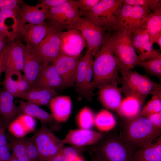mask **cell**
I'll use <instances>...</instances> for the list:
<instances>
[{
	"label": "cell",
	"instance_id": "d590c367",
	"mask_svg": "<svg viewBox=\"0 0 161 161\" xmlns=\"http://www.w3.org/2000/svg\"><path fill=\"white\" fill-rule=\"evenodd\" d=\"M124 3L142 7L148 14L161 7L160 0H125Z\"/></svg>",
	"mask_w": 161,
	"mask_h": 161
},
{
	"label": "cell",
	"instance_id": "f1b7e54d",
	"mask_svg": "<svg viewBox=\"0 0 161 161\" xmlns=\"http://www.w3.org/2000/svg\"><path fill=\"white\" fill-rule=\"evenodd\" d=\"M142 27L147 30L153 45L161 36V7L148 15Z\"/></svg>",
	"mask_w": 161,
	"mask_h": 161
},
{
	"label": "cell",
	"instance_id": "5bb4252c",
	"mask_svg": "<svg viewBox=\"0 0 161 161\" xmlns=\"http://www.w3.org/2000/svg\"><path fill=\"white\" fill-rule=\"evenodd\" d=\"M64 31L61 29L54 30L35 49L44 65L51 64L60 55L61 37Z\"/></svg>",
	"mask_w": 161,
	"mask_h": 161
},
{
	"label": "cell",
	"instance_id": "4dcf8cb0",
	"mask_svg": "<svg viewBox=\"0 0 161 161\" xmlns=\"http://www.w3.org/2000/svg\"><path fill=\"white\" fill-rule=\"evenodd\" d=\"M149 94L152 95L151 98L143 107L141 116L146 117L149 115L161 112V86Z\"/></svg>",
	"mask_w": 161,
	"mask_h": 161
},
{
	"label": "cell",
	"instance_id": "3957f363",
	"mask_svg": "<svg viewBox=\"0 0 161 161\" xmlns=\"http://www.w3.org/2000/svg\"><path fill=\"white\" fill-rule=\"evenodd\" d=\"M138 149L126 143L119 134H104L91 148L100 161H131Z\"/></svg>",
	"mask_w": 161,
	"mask_h": 161
},
{
	"label": "cell",
	"instance_id": "44dd1931",
	"mask_svg": "<svg viewBox=\"0 0 161 161\" xmlns=\"http://www.w3.org/2000/svg\"><path fill=\"white\" fill-rule=\"evenodd\" d=\"M118 85L113 83L98 88L99 97L103 105L116 112L122 100V93Z\"/></svg>",
	"mask_w": 161,
	"mask_h": 161
},
{
	"label": "cell",
	"instance_id": "8992f818",
	"mask_svg": "<svg viewBox=\"0 0 161 161\" xmlns=\"http://www.w3.org/2000/svg\"><path fill=\"white\" fill-rule=\"evenodd\" d=\"M123 1L124 0H101L89 12L83 15L108 32H113L117 29V17Z\"/></svg>",
	"mask_w": 161,
	"mask_h": 161
},
{
	"label": "cell",
	"instance_id": "30bf717a",
	"mask_svg": "<svg viewBox=\"0 0 161 161\" xmlns=\"http://www.w3.org/2000/svg\"><path fill=\"white\" fill-rule=\"evenodd\" d=\"M75 28L80 30L86 42V50L95 56L100 49L106 33L103 28L84 17H80L75 25Z\"/></svg>",
	"mask_w": 161,
	"mask_h": 161
},
{
	"label": "cell",
	"instance_id": "f546056e",
	"mask_svg": "<svg viewBox=\"0 0 161 161\" xmlns=\"http://www.w3.org/2000/svg\"><path fill=\"white\" fill-rule=\"evenodd\" d=\"M116 124L114 116L107 110H102L95 117V124L101 131H108L113 129Z\"/></svg>",
	"mask_w": 161,
	"mask_h": 161
},
{
	"label": "cell",
	"instance_id": "6f0895ef",
	"mask_svg": "<svg viewBox=\"0 0 161 161\" xmlns=\"http://www.w3.org/2000/svg\"><path fill=\"white\" fill-rule=\"evenodd\" d=\"M0 118H1V117H0Z\"/></svg>",
	"mask_w": 161,
	"mask_h": 161
},
{
	"label": "cell",
	"instance_id": "484cf974",
	"mask_svg": "<svg viewBox=\"0 0 161 161\" xmlns=\"http://www.w3.org/2000/svg\"><path fill=\"white\" fill-rule=\"evenodd\" d=\"M57 95L55 90L39 88L31 89L19 98L39 106L49 105L51 100Z\"/></svg>",
	"mask_w": 161,
	"mask_h": 161
},
{
	"label": "cell",
	"instance_id": "f907efd6",
	"mask_svg": "<svg viewBox=\"0 0 161 161\" xmlns=\"http://www.w3.org/2000/svg\"><path fill=\"white\" fill-rule=\"evenodd\" d=\"M4 50L0 54V83L1 77L4 70Z\"/></svg>",
	"mask_w": 161,
	"mask_h": 161
},
{
	"label": "cell",
	"instance_id": "b9f144b4",
	"mask_svg": "<svg viewBox=\"0 0 161 161\" xmlns=\"http://www.w3.org/2000/svg\"><path fill=\"white\" fill-rule=\"evenodd\" d=\"M16 83L19 94L18 98L21 95L28 92L31 89L30 84L24 75L21 73L18 77Z\"/></svg>",
	"mask_w": 161,
	"mask_h": 161
},
{
	"label": "cell",
	"instance_id": "d6986e66",
	"mask_svg": "<svg viewBox=\"0 0 161 161\" xmlns=\"http://www.w3.org/2000/svg\"><path fill=\"white\" fill-rule=\"evenodd\" d=\"M63 80L55 68L51 63L44 65L32 88L54 90L64 88Z\"/></svg>",
	"mask_w": 161,
	"mask_h": 161
},
{
	"label": "cell",
	"instance_id": "74e56055",
	"mask_svg": "<svg viewBox=\"0 0 161 161\" xmlns=\"http://www.w3.org/2000/svg\"><path fill=\"white\" fill-rule=\"evenodd\" d=\"M22 139L31 161H40L38 150L32 137Z\"/></svg>",
	"mask_w": 161,
	"mask_h": 161
},
{
	"label": "cell",
	"instance_id": "f35d334b",
	"mask_svg": "<svg viewBox=\"0 0 161 161\" xmlns=\"http://www.w3.org/2000/svg\"><path fill=\"white\" fill-rule=\"evenodd\" d=\"M7 127L10 132L13 134L16 137L18 138H21L27 131L18 117L12 121Z\"/></svg>",
	"mask_w": 161,
	"mask_h": 161
},
{
	"label": "cell",
	"instance_id": "60d3db41",
	"mask_svg": "<svg viewBox=\"0 0 161 161\" xmlns=\"http://www.w3.org/2000/svg\"><path fill=\"white\" fill-rule=\"evenodd\" d=\"M101 0H76L75 1L81 16L89 12Z\"/></svg>",
	"mask_w": 161,
	"mask_h": 161
},
{
	"label": "cell",
	"instance_id": "f5cc1de1",
	"mask_svg": "<svg viewBox=\"0 0 161 161\" xmlns=\"http://www.w3.org/2000/svg\"><path fill=\"white\" fill-rule=\"evenodd\" d=\"M155 43H157L159 46L160 50L161 49V36L158 38L156 41Z\"/></svg>",
	"mask_w": 161,
	"mask_h": 161
},
{
	"label": "cell",
	"instance_id": "8fae6325",
	"mask_svg": "<svg viewBox=\"0 0 161 161\" xmlns=\"http://www.w3.org/2000/svg\"><path fill=\"white\" fill-rule=\"evenodd\" d=\"M49 10L47 7L41 3L32 6L24 3L23 1L16 10V31L18 27L27 23L35 24H45Z\"/></svg>",
	"mask_w": 161,
	"mask_h": 161
},
{
	"label": "cell",
	"instance_id": "9a60e30c",
	"mask_svg": "<svg viewBox=\"0 0 161 161\" xmlns=\"http://www.w3.org/2000/svg\"><path fill=\"white\" fill-rule=\"evenodd\" d=\"M131 38L133 46L140 61L153 58L161 53L153 47L147 30L142 27L132 31Z\"/></svg>",
	"mask_w": 161,
	"mask_h": 161
},
{
	"label": "cell",
	"instance_id": "db71d44e",
	"mask_svg": "<svg viewBox=\"0 0 161 161\" xmlns=\"http://www.w3.org/2000/svg\"><path fill=\"white\" fill-rule=\"evenodd\" d=\"M73 161H85V160L81 155H80L77 157Z\"/></svg>",
	"mask_w": 161,
	"mask_h": 161
},
{
	"label": "cell",
	"instance_id": "2e32d148",
	"mask_svg": "<svg viewBox=\"0 0 161 161\" xmlns=\"http://www.w3.org/2000/svg\"><path fill=\"white\" fill-rule=\"evenodd\" d=\"M78 60V58L60 55L52 63L63 80L64 88L75 86Z\"/></svg>",
	"mask_w": 161,
	"mask_h": 161
},
{
	"label": "cell",
	"instance_id": "681fc988",
	"mask_svg": "<svg viewBox=\"0 0 161 161\" xmlns=\"http://www.w3.org/2000/svg\"><path fill=\"white\" fill-rule=\"evenodd\" d=\"M61 150L48 161H68L66 158L62 153Z\"/></svg>",
	"mask_w": 161,
	"mask_h": 161
},
{
	"label": "cell",
	"instance_id": "c3c4849f",
	"mask_svg": "<svg viewBox=\"0 0 161 161\" xmlns=\"http://www.w3.org/2000/svg\"><path fill=\"white\" fill-rule=\"evenodd\" d=\"M66 0H43L41 1V3L45 5L49 10L51 8L63 3Z\"/></svg>",
	"mask_w": 161,
	"mask_h": 161
},
{
	"label": "cell",
	"instance_id": "ffe728a7",
	"mask_svg": "<svg viewBox=\"0 0 161 161\" xmlns=\"http://www.w3.org/2000/svg\"><path fill=\"white\" fill-rule=\"evenodd\" d=\"M103 134L89 129H80L71 131L62 140L64 143L80 147L95 145L103 135Z\"/></svg>",
	"mask_w": 161,
	"mask_h": 161
},
{
	"label": "cell",
	"instance_id": "ac0fdd59",
	"mask_svg": "<svg viewBox=\"0 0 161 161\" xmlns=\"http://www.w3.org/2000/svg\"><path fill=\"white\" fill-rule=\"evenodd\" d=\"M9 41L5 49L4 70L5 71H23L24 64V44L18 39Z\"/></svg>",
	"mask_w": 161,
	"mask_h": 161
},
{
	"label": "cell",
	"instance_id": "e0dca14e",
	"mask_svg": "<svg viewBox=\"0 0 161 161\" xmlns=\"http://www.w3.org/2000/svg\"><path fill=\"white\" fill-rule=\"evenodd\" d=\"M24 75L31 87L36 81L43 66L42 60L35 49L29 44L23 47Z\"/></svg>",
	"mask_w": 161,
	"mask_h": 161
},
{
	"label": "cell",
	"instance_id": "d4e9b609",
	"mask_svg": "<svg viewBox=\"0 0 161 161\" xmlns=\"http://www.w3.org/2000/svg\"><path fill=\"white\" fill-rule=\"evenodd\" d=\"M18 107L20 115L26 114L36 118L42 124L51 123L55 121L51 114L34 103L21 100Z\"/></svg>",
	"mask_w": 161,
	"mask_h": 161
},
{
	"label": "cell",
	"instance_id": "83f0119b",
	"mask_svg": "<svg viewBox=\"0 0 161 161\" xmlns=\"http://www.w3.org/2000/svg\"><path fill=\"white\" fill-rule=\"evenodd\" d=\"M146 147L138 149L131 161H161V137Z\"/></svg>",
	"mask_w": 161,
	"mask_h": 161
},
{
	"label": "cell",
	"instance_id": "603a6c76",
	"mask_svg": "<svg viewBox=\"0 0 161 161\" xmlns=\"http://www.w3.org/2000/svg\"><path fill=\"white\" fill-rule=\"evenodd\" d=\"M51 114L58 123L66 121L70 115L72 107L71 98L67 96H55L49 104Z\"/></svg>",
	"mask_w": 161,
	"mask_h": 161
},
{
	"label": "cell",
	"instance_id": "9f6ffc18",
	"mask_svg": "<svg viewBox=\"0 0 161 161\" xmlns=\"http://www.w3.org/2000/svg\"><path fill=\"white\" fill-rule=\"evenodd\" d=\"M7 36V34L4 32H0V39L6 38Z\"/></svg>",
	"mask_w": 161,
	"mask_h": 161
},
{
	"label": "cell",
	"instance_id": "bcb514c9",
	"mask_svg": "<svg viewBox=\"0 0 161 161\" xmlns=\"http://www.w3.org/2000/svg\"><path fill=\"white\" fill-rule=\"evenodd\" d=\"M7 126L0 119V147L6 145L8 142V137L6 133Z\"/></svg>",
	"mask_w": 161,
	"mask_h": 161
},
{
	"label": "cell",
	"instance_id": "8d00e7d4",
	"mask_svg": "<svg viewBox=\"0 0 161 161\" xmlns=\"http://www.w3.org/2000/svg\"><path fill=\"white\" fill-rule=\"evenodd\" d=\"M17 16L16 10H0V32L7 33L8 38L10 35L9 29L11 27L6 25L5 21L8 18H13L14 20V24L16 25L17 24Z\"/></svg>",
	"mask_w": 161,
	"mask_h": 161
},
{
	"label": "cell",
	"instance_id": "277c9868",
	"mask_svg": "<svg viewBox=\"0 0 161 161\" xmlns=\"http://www.w3.org/2000/svg\"><path fill=\"white\" fill-rule=\"evenodd\" d=\"M109 40L118 70L132 69L137 66L140 60L133 46L131 33L117 30L109 33Z\"/></svg>",
	"mask_w": 161,
	"mask_h": 161
},
{
	"label": "cell",
	"instance_id": "d6a6232c",
	"mask_svg": "<svg viewBox=\"0 0 161 161\" xmlns=\"http://www.w3.org/2000/svg\"><path fill=\"white\" fill-rule=\"evenodd\" d=\"M8 142L12 153L19 161H31L22 138L12 137Z\"/></svg>",
	"mask_w": 161,
	"mask_h": 161
},
{
	"label": "cell",
	"instance_id": "7a4b0ae2",
	"mask_svg": "<svg viewBox=\"0 0 161 161\" xmlns=\"http://www.w3.org/2000/svg\"><path fill=\"white\" fill-rule=\"evenodd\" d=\"M119 132L126 143L138 149L151 145L160 135L161 129L154 126L145 117L140 116L131 120H124Z\"/></svg>",
	"mask_w": 161,
	"mask_h": 161
},
{
	"label": "cell",
	"instance_id": "4316f807",
	"mask_svg": "<svg viewBox=\"0 0 161 161\" xmlns=\"http://www.w3.org/2000/svg\"><path fill=\"white\" fill-rule=\"evenodd\" d=\"M93 56L90 52L86 50L84 56L78 60L74 86L75 91L80 97H84L86 76L89 66L93 60Z\"/></svg>",
	"mask_w": 161,
	"mask_h": 161
},
{
	"label": "cell",
	"instance_id": "9c48e42d",
	"mask_svg": "<svg viewBox=\"0 0 161 161\" xmlns=\"http://www.w3.org/2000/svg\"><path fill=\"white\" fill-rule=\"evenodd\" d=\"M148 14L141 7L123 2L117 17V30L131 33L142 27Z\"/></svg>",
	"mask_w": 161,
	"mask_h": 161
},
{
	"label": "cell",
	"instance_id": "7bdbcfd3",
	"mask_svg": "<svg viewBox=\"0 0 161 161\" xmlns=\"http://www.w3.org/2000/svg\"><path fill=\"white\" fill-rule=\"evenodd\" d=\"M22 1L21 0H0V10H17Z\"/></svg>",
	"mask_w": 161,
	"mask_h": 161
},
{
	"label": "cell",
	"instance_id": "e575fe53",
	"mask_svg": "<svg viewBox=\"0 0 161 161\" xmlns=\"http://www.w3.org/2000/svg\"><path fill=\"white\" fill-rule=\"evenodd\" d=\"M95 116L88 107L83 108L79 112L77 118L78 125L81 129L90 130L95 124Z\"/></svg>",
	"mask_w": 161,
	"mask_h": 161
},
{
	"label": "cell",
	"instance_id": "7c38bea8",
	"mask_svg": "<svg viewBox=\"0 0 161 161\" xmlns=\"http://www.w3.org/2000/svg\"><path fill=\"white\" fill-rule=\"evenodd\" d=\"M86 45L85 40L80 30L75 28L64 31L61 35L60 55L78 58Z\"/></svg>",
	"mask_w": 161,
	"mask_h": 161
},
{
	"label": "cell",
	"instance_id": "cb8c5ba5",
	"mask_svg": "<svg viewBox=\"0 0 161 161\" xmlns=\"http://www.w3.org/2000/svg\"><path fill=\"white\" fill-rule=\"evenodd\" d=\"M144 104L136 98L126 97L122 100L116 112L124 120H134L141 116Z\"/></svg>",
	"mask_w": 161,
	"mask_h": 161
},
{
	"label": "cell",
	"instance_id": "6da1fadb",
	"mask_svg": "<svg viewBox=\"0 0 161 161\" xmlns=\"http://www.w3.org/2000/svg\"><path fill=\"white\" fill-rule=\"evenodd\" d=\"M109 33H106L100 49L93 60V91L95 89L112 83L121 84L117 63L111 47Z\"/></svg>",
	"mask_w": 161,
	"mask_h": 161
},
{
	"label": "cell",
	"instance_id": "11a10c76",
	"mask_svg": "<svg viewBox=\"0 0 161 161\" xmlns=\"http://www.w3.org/2000/svg\"><path fill=\"white\" fill-rule=\"evenodd\" d=\"M9 161H19L15 157L14 155L12 153L11 157Z\"/></svg>",
	"mask_w": 161,
	"mask_h": 161
},
{
	"label": "cell",
	"instance_id": "ba28073f",
	"mask_svg": "<svg viewBox=\"0 0 161 161\" xmlns=\"http://www.w3.org/2000/svg\"><path fill=\"white\" fill-rule=\"evenodd\" d=\"M38 150L40 161H48L64 146L61 140L45 124L35 131L32 137Z\"/></svg>",
	"mask_w": 161,
	"mask_h": 161
},
{
	"label": "cell",
	"instance_id": "f6af8a7d",
	"mask_svg": "<svg viewBox=\"0 0 161 161\" xmlns=\"http://www.w3.org/2000/svg\"><path fill=\"white\" fill-rule=\"evenodd\" d=\"M11 151L9 142L5 145L0 147V161H9L12 155Z\"/></svg>",
	"mask_w": 161,
	"mask_h": 161
},
{
	"label": "cell",
	"instance_id": "7402d4cb",
	"mask_svg": "<svg viewBox=\"0 0 161 161\" xmlns=\"http://www.w3.org/2000/svg\"><path fill=\"white\" fill-rule=\"evenodd\" d=\"M13 96L4 89H0V117L7 126L20 115L14 101Z\"/></svg>",
	"mask_w": 161,
	"mask_h": 161
},
{
	"label": "cell",
	"instance_id": "ab89813d",
	"mask_svg": "<svg viewBox=\"0 0 161 161\" xmlns=\"http://www.w3.org/2000/svg\"><path fill=\"white\" fill-rule=\"evenodd\" d=\"M85 150L83 147H80L74 146L64 147L61 151L66 158L68 161H73Z\"/></svg>",
	"mask_w": 161,
	"mask_h": 161
},
{
	"label": "cell",
	"instance_id": "ee69618b",
	"mask_svg": "<svg viewBox=\"0 0 161 161\" xmlns=\"http://www.w3.org/2000/svg\"><path fill=\"white\" fill-rule=\"evenodd\" d=\"M18 117L27 131H32L34 129L35 123L33 117L24 114L20 115Z\"/></svg>",
	"mask_w": 161,
	"mask_h": 161
},
{
	"label": "cell",
	"instance_id": "4fadbf2b",
	"mask_svg": "<svg viewBox=\"0 0 161 161\" xmlns=\"http://www.w3.org/2000/svg\"><path fill=\"white\" fill-rule=\"evenodd\" d=\"M55 29L47 22L41 24L27 23L17 28L16 38L22 36L27 44L36 49L42 41Z\"/></svg>",
	"mask_w": 161,
	"mask_h": 161
},
{
	"label": "cell",
	"instance_id": "836d02e7",
	"mask_svg": "<svg viewBox=\"0 0 161 161\" xmlns=\"http://www.w3.org/2000/svg\"><path fill=\"white\" fill-rule=\"evenodd\" d=\"M16 71H5V76L2 83L4 89L11 94L14 98H18L19 94L16 83L18 77L21 72H19L15 78Z\"/></svg>",
	"mask_w": 161,
	"mask_h": 161
},
{
	"label": "cell",
	"instance_id": "52a82bcc",
	"mask_svg": "<svg viewBox=\"0 0 161 161\" xmlns=\"http://www.w3.org/2000/svg\"><path fill=\"white\" fill-rule=\"evenodd\" d=\"M80 17L75 1L67 0L50 9L46 20L55 29L67 31L75 28V25Z\"/></svg>",
	"mask_w": 161,
	"mask_h": 161
},
{
	"label": "cell",
	"instance_id": "816d5d0a",
	"mask_svg": "<svg viewBox=\"0 0 161 161\" xmlns=\"http://www.w3.org/2000/svg\"><path fill=\"white\" fill-rule=\"evenodd\" d=\"M89 154L90 157L91 161H100L97 157L90 150L89 151Z\"/></svg>",
	"mask_w": 161,
	"mask_h": 161
},
{
	"label": "cell",
	"instance_id": "1f68e13d",
	"mask_svg": "<svg viewBox=\"0 0 161 161\" xmlns=\"http://www.w3.org/2000/svg\"><path fill=\"white\" fill-rule=\"evenodd\" d=\"M137 66L142 67L148 74L161 80V55L140 61Z\"/></svg>",
	"mask_w": 161,
	"mask_h": 161
},
{
	"label": "cell",
	"instance_id": "7dc6e473",
	"mask_svg": "<svg viewBox=\"0 0 161 161\" xmlns=\"http://www.w3.org/2000/svg\"><path fill=\"white\" fill-rule=\"evenodd\" d=\"M145 117L154 126L161 129V112L149 115Z\"/></svg>",
	"mask_w": 161,
	"mask_h": 161
},
{
	"label": "cell",
	"instance_id": "5b68a950",
	"mask_svg": "<svg viewBox=\"0 0 161 161\" xmlns=\"http://www.w3.org/2000/svg\"><path fill=\"white\" fill-rule=\"evenodd\" d=\"M121 77V86L120 89L126 97L137 98L145 103L148 95L161 86L148 77L131 69L119 70Z\"/></svg>",
	"mask_w": 161,
	"mask_h": 161
}]
</instances>
